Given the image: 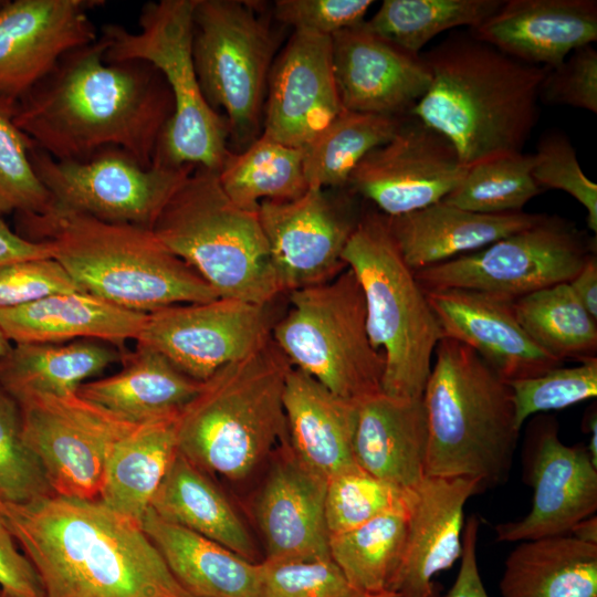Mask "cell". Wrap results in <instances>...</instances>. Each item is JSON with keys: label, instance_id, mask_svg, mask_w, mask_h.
Listing matches in <instances>:
<instances>
[{"label": "cell", "instance_id": "obj_50", "mask_svg": "<svg viewBox=\"0 0 597 597\" xmlns=\"http://www.w3.org/2000/svg\"><path fill=\"white\" fill-rule=\"evenodd\" d=\"M371 0H277L274 17L294 31L332 36L362 24Z\"/></svg>", "mask_w": 597, "mask_h": 597}, {"label": "cell", "instance_id": "obj_29", "mask_svg": "<svg viewBox=\"0 0 597 597\" xmlns=\"http://www.w3.org/2000/svg\"><path fill=\"white\" fill-rule=\"evenodd\" d=\"M145 318L144 313L76 291L0 311V328L14 344L96 339L125 352L126 341L137 339Z\"/></svg>", "mask_w": 597, "mask_h": 597}, {"label": "cell", "instance_id": "obj_53", "mask_svg": "<svg viewBox=\"0 0 597 597\" xmlns=\"http://www.w3.org/2000/svg\"><path fill=\"white\" fill-rule=\"evenodd\" d=\"M52 258L50 245L32 241L12 231L0 216V266L17 261Z\"/></svg>", "mask_w": 597, "mask_h": 597}, {"label": "cell", "instance_id": "obj_56", "mask_svg": "<svg viewBox=\"0 0 597 597\" xmlns=\"http://www.w3.org/2000/svg\"><path fill=\"white\" fill-rule=\"evenodd\" d=\"M569 535L591 545H597V519L595 515L588 516L573 526Z\"/></svg>", "mask_w": 597, "mask_h": 597}, {"label": "cell", "instance_id": "obj_57", "mask_svg": "<svg viewBox=\"0 0 597 597\" xmlns=\"http://www.w3.org/2000/svg\"><path fill=\"white\" fill-rule=\"evenodd\" d=\"M12 348L11 342L7 338L0 328V359L3 358Z\"/></svg>", "mask_w": 597, "mask_h": 597}, {"label": "cell", "instance_id": "obj_51", "mask_svg": "<svg viewBox=\"0 0 597 597\" xmlns=\"http://www.w3.org/2000/svg\"><path fill=\"white\" fill-rule=\"evenodd\" d=\"M18 546L0 517V588L22 597H45L36 569Z\"/></svg>", "mask_w": 597, "mask_h": 597}, {"label": "cell", "instance_id": "obj_52", "mask_svg": "<svg viewBox=\"0 0 597 597\" xmlns=\"http://www.w3.org/2000/svg\"><path fill=\"white\" fill-rule=\"evenodd\" d=\"M478 534L479 520L471 516L463 527L460 568L447 597H489L478 566Z\"/></svg>", "mask_w": 597, "mask_h": 597}, {"label": "cell", "instance_id": "obj_46", "mask_svg": "<svg viewBox=\"0 0 597 597\" xmlns=\"http://www.w3.org/2000/svg\"><path fill=\"white\" fill-rule=\"evenodd\" d=\"M332 557L261 562L259 597H362Z\"/></svg>", "mask_w": 597, "mask_h": 597}, {"label": "cell", "instance_id": "obj_9", "mask_svg": "<svg viewBox=\"0 0 597 597\" xmlns=\"http://www.w3.org/2000/svg\"><path fill=\"white\" fill-rule=\"evenodd\" d=\"M197 0L148 1L138 15L139 31L108 23L101 35L105 60H142L164 76L174 100V114L158 142L153 165L221 168L231 151L224 117L207 103L192 56L193 10Z\"/></svg>", "mask_w": 597, "mask_h": 597}, {"label": "cell", "instance_id": "obj_30", "mask_svg": "<svg viewBox=\"0 0 597 597\" xmlns=\"http://www.w3.org/2000/svg\"><path fill=\"white\" fill-rule=\"evenodd\" d=\"M142 526L179 585L193 597H259L261 563L157 516Z\"/></svg>", "mask_w": 597, "mask_h": 597}, {"label": "cell", "instance_id": "obj_44", "mask_svg": "<svg viewBox=\"0 0 597 597\" xmlns=\"http://www.w3.org/2000/svg\"><path fill=\"white\" fill-rule=\"evenodd\" d=\"M54 494L22 439L18 401L0 385V502L23 503Z\"/></svg>", "mask_w": 597, "mask_h": 597}, {"label": "cell", "instance_id": "obj_2", "mask_svg": "<svg viewBox=\"0 0 597 597\" xmlns=\"http://www.w3.org/2000/svg\"><path fill=\"white\" fill-rule=\"evenodd\" d=\"M0 517L36 569L45 597H193L142 524L100 500L52 494L0 502Z\"/></svg>", "mask_w": 597, "mask_h": 597}, {"label": "cell", "instance_id": "obj_16", "mask_svg": "<svg viewBox=\"0 0 597 597\" xmlns=\"http://www.w3.org/2000/svg\"><path fill=\"white\" fill-rule=\"evenodd\" d=\"M467 171L443 135L408 114L389 142L362 159L347 186L395 217L442 201Z\"/></svg>", "mask_w": 597, "mask_h": 597}, {"label": "cell", "instance_id": "obj_39", "mask_svg": "<svg viewBox=\"0 0 597 597\" xmlns=\"http://www.w3.org/2000/svg\"><path fill=\"white\" fill-rule=\"evenodd\" d=\"M410 503L329 536L332 559L362 594L388 590L402 555Z\"/></svg>", "mask_w": 597, "mask_h": 597}, {"label": "cell", "instance_id": "obj_32", "mask_svg": "<svg viewBox=\"0 0 597 597\" xmlns=\"http://www.w3.org/2000/svg\"><path fill=\"white\" fill-rule=\"evenodd\" d=\"M149 509L160 519L255 562L256 548L241 517L207 473L179 451Z\"/></svg>", "mask_w": 597, "mask_h": 597}, {"label": "cell", "instance_id": "obj_12", "mask_svg": "<svg viewBox=\"0 0 597 597\" xmlns=\"http://www.w3.org/2000/svg\"><path fill=\"white\" fill-rule=\"evenodd\" d=\"M596 253V239L570 221L544 214L535 224L480 250L418 271L425 291L464 289L506 301L568 283Z\"/></svg>", "mask_w": 597, "mask_h": 597}, {"label": "cell", "instance_id": "obj_48", "mask_svg": "<svg viewBox=\"0 0 597 597\" xmlns=\"http://www.w3.org/2000/svg\"><path fill=\"white\" fill-rule=\"evenodd\" d=\"M76 291L83 290L53 258L22 260L0 266V311Z\"/></svg>", "mask_w": 597, "mask_h": 597}, {"label": "cell", "instance_id": "obj_26", "mask_svg": "<svg viewBox=\"0 0 597 597\" xmlns=\"http://www.w3.org/2000/svg\"><path fill=\"white\" fill-rule=\"evenodd\" d=\"M428 421L421 398H395L384 392L358 402L355 462L363 470L404 490H415L426 476Z\"/></svg>", "mask_w": 597, "mask_h": 597}, {"label": "cell", "instance_id": "obj_38", "mask_svg": "<svg viewBox=\"0 0 597 597\" xmlns=\"http://www.w3.org/2000/svg\"><path fill=\"white\" fill-rule=\"evenodd\" d=\"M513 308L526 334L553 358L562 363L597 358V320L582 306L568 283L520 297Z\"/></svg>", "mask_w": 597, "mask_h": 597}, {"label": "cell", "instance_id": "obj_5", "mask_svg": "<svg viewBox=\"0 0 597 597\" xmlns=\"http://www.w3.org/2000/svg\"><path fill=\"white\" fill-rule=\"evenodd\" d=\"M422 400L426 476L472 479L481 490L506 481L521 432L512 391L472 348L439 341Z\"/></svg>", "mask_w": 597, "mask_h": 597}, {"label": "cell", "instance_id": "obj_17", "mask_svg": "<svg viewBox=\"0 0 597 597\" xmlns=\"http://www.w3.org/2000/svg\"><path fill=\"white\" fill-rule=\"evenodd\" d=\"M258 216L279 292L331 281L345 268L343 252L360 218L325 189L293 200H263Z\"/></svg>", "mask_w": 597, "mask_h": 597}, {"label": "cell", "instance_id": "obj_23", "mask_svg": "<svg viewBox=\"0 0 597 597\" xmlns=\"http://www.w3.org/2000/svg\"><path fill=\"white\" fill-rule=\"evenodd\" d=\"M475 480L425 476L413 490L402 555L388 590L402 597H436L433 577L461 557L463 511Z\"/></svg>", "mask_w": 597, "mask_h": 597}, {"label": "cell", "instance_id": "obj_8", "mask_svg": "<svg viewBox=\"0 0 597 597\" xmlns=\"http://www.w3.org/2000/svg\"><path fill=\"white\" fill-rule=\"evenodd\" d=\"M220 297L270 304L280 294L258 211L237 206L218 171L196 166L151 228Z\"/></svg>", "mask_w": 597, "mask_h": 597}, {"label": "cell", "instance_id": "obj_20", "mask_svg": "<svg viewBox=\"0 0 597 597\" xmlns=\"http://www.w3.org/2000/svg\"><path fill=\"white\" fill-rule=\"evenodd\" d=\"M343 109L331 36L294 31L269 75L262 133L304 149Z\"/></svg>", "mask_w": 597, "mask_h": 597}, {"label": "cell", "instance_id": "obj_6", "mask_svg": "<svg viewBox=\"0 0 597 597\" xmlns=\"http://www.w3.org/2000/svg\"><path fill=\"white\" fill-rule=\"evenodd\" d=\"M291 368L270 338L219 369L179 412L178 451L206 473L249 476L287 439L283 392Z\"/></svg>", "mask_w": 597, "mask_h": 597}, {"label": "cell", "instance_id": "obj_49", "mask_svg": "<svg viewBox=\"0 0 597 597\" xmlns=\"http://www.w3.org/2000/svg\"><path fill=\"white\" fill-rule=\"evenodd\" d=\"M540 101L597 113V51L593 44L574 50L562 64L547 70Z\"/></svg>", "mask_w": 597, "mask_h": 597}, {"label": "cell", "instance_id": "obj_22", "mask_svg": "<svg viewBox=\"0 0 597 597\" xmlns=\"http://www.w3.org/2000/svg\"><path fill=\"white\" fill-rule=\"evenodd\" d=\"M425 293L443 337L472 348L503 380L535 377L563 365L526 334L513 302L464 289Z\"/></svg>", "mask_w": 597, "mask_h": 597}, {"label": "cell", "instance_id": "obj_45", "mask_svg": "<svg viewBox=\"0 0 597 597\" xmlns=\"http://www.w3.org/2000/svg\"><path fill=\"white\" fill-rule=\"evenodd\" d=\"M515 423L522 429L535 413L563 409L597 396V358L573 367L558 366L538 376L506 381Z\"/></svg>", "mask_w": 597, "mask_h": 597}, {"label": "cell", "instance_id": "obj_4", "mask_svg": "<svg viewBox=\"0 0 597 597\" xmlns=\"http://www.w3.org/2000/svg\"><path fill=\"white\" fill-rule=\"evenodd\" d=\"M17 233L46 242L52 258L83 291L125 310L147 314L219 297L149 229L54 206L46 214H17Z\"/></svg>", "mask_w": 597, "mask_h": 597}, {"label": "cell", "instance_id": "obj_19", "mask_svg": "<svg viewBox=\"0 0 597 597\" xmlns=\"http://www.w3.org/2000/svg\"><path fill=\"white\" fill-rule=\"evenodd\" d=\"M103 0H6L0 7V101L17 103L69 51L98 35L88 12Z\"/></svg>", "mask_w": 597, "mask_h": 597}, {"label": "cell", "instance_id": "obj_60", "mask_svg": "<svg viewBox=\"0 0 597 597\" xmlns=\"http://www.w3.org/2000/svg\"><path fill=\"white\" fill-rule=\"evenodd\" d=\"M6 2V0H0V7Z\"/></svg>", "mask_w": 597, "mask_h": 597}, {"label": "cell", "instance_id": "obj_15", "mask_svg": "<svg viewBox=\"0 0 597 597\" xmlns=\"http://www.w3.org/2000/svg\"><path fill=\"white\" fill-rule=\"evenodd\" d=\"M269 304L232 297L176 304L146 314L136 339L197 381L262 347L270 338Z\"/></svg>", "mask_w": 597, "mask_h": 597}, {"label": "cell", "instance_id": "obj_40", "mask_svg": "<svg viewBox=\"0 0 597 597\" xmlns=\"http://www.w3.org/2000/svg\"><path fill=\"white\" fill-rule=\"evenodd\" d=\"M504 0H385L365 27L399 49L421 54L434 36L480 27Z\"/></svg>", "mask_w": 597, "mask_h": 597}, {"label": "cell", "instance_id": "obj_24", "mask_svg": "<svg viewBox=\"0 0 597 597\" xmlns=\"http://www.w3.org/2000/svg\"><path fill=\"white\" fill-rule=\"evenodd\" d=\"M256 505L269 561L329 557L327 480L304 464L289 439L279 446Z\"/></svg>", "mask_w": 597, "mask_h": 597}, {"label": "cell", "instance_id": "obj_59", "mask_svg": "<svg viewBox=\"0 0 597 597\" xmlns=\"http://www.w3.org/2000/svg\"><path fill=\"white\" fill-rule=\"evenodd\" d=\"M0 597H22L7 589L0 588Z\"/></svg>", "mask_w": 597, "mask_h": 597}, {"label": "cell", "instance_id": "obj_1", "mask_svg": "<svg viewBox=\"0 0 597 597\" xmlns=\"http://www.w3.org/2000/svg\"><path fill=\"white\" fill-rule=\"evenodd\" d=\"M106 46L100 35L65 53L17 103L13 121L54 159L117 147L148 168L174 114L171 92L146 61H106Z\"/></svg>", "mask_w": 597, "mask_h": 597}, {"label": "cell", "instance_id": "obj_55", "mask_svg": "<svg viewBox=\"0 0 597 597\" xmlns=\"http://www.w3.org/2000/svg\"><path fill=\"white\" fill-rule=\"evenodd\" d=\"M584 430L589 434V442L586 446L590 459L597 465V410L596 405L590 407L583 420Z\"/></svg>", "mask_w": 597, "mask_h": 597}, {"label": "cell", "instance_id": "obj_13", "mask_svg": "<svg viewBox=\"0 0 597 597\" xmlns=\"http://www.w3.org/2000/svg\"><path fill=\"white\" fill-rule=\"evenodd\" d=\"M30 160L55 207L149 230L196 167L146 168L117 147L103 148L84 160H57L33 145Z\"/></svg>", "mask_w": 597, "mask_h": 597}, {"label": "cell", "instance_id": "obj_47", "mask_svg": "<svg viewBox=\"0 0 597 597\" xmlns=\"http://www.w3.org/2000/svg\"><path fill=\"white\" fill-rule=\"evenodd\" d=\"M532 177L544 189H558L576 199L587 211L588 228L597 232V185L582 170L575 148L562 132H545L533 153Z\"/></svg>", "mask_w": 597, "mask_h": 597}, {"label": "cell", "instance_id": "obj_21", "mask_svg": "<svg viewBox=\"0 0 597 597\" xmlns=\"http://www.w3.org/2000/svg\"><path fill=\"white\" fill-rule=\"evenodd\" d=\"M364 22L331 36L342 106L353 112L406 116L430 86L429 69L421 54L399 49Z\"/></svg>", "mask_w": 597, "mask_h": 597}, {"label": "cell", "instance_id": "obj_33", "mask_svg": "<svg viewBox=\"0 0 597 597\" xmlns=\"http://www.w3.org/2000/svg\"><path fill=\"white\" fill-rule=\"evenodd\" d=\"M178 415L138 423L116 442L106 465L102 503L142 524L178 452Z\"/></svg>", "mask_w": 597, "mask_h": 597}, {"label": "cell", "instance_id": "obj_36", "mask_svg": "<svg viewBox=\"0 0 597 597\" xmlns=\"http://www.w3.org/2000/svg\"><path fill=\"white\" fill-rule=\"evenodd\" d=\"M303 155L262 133L242 151L229 153L218 178L237 206L258 211L263 200H293L306 192Z\"/></svg>", "mask_w": 597, "mask_h": 597}, {"label": "cell", "instance_id": "obj_10", "mask_svg": "<svg viewBox=\"0 0 597 597\" xmlns=\"http://www.w3.org/2000/svg\"><path fill=\"white\" fill-rule=\"evenodd\" d=\"M290 305L271 338L293 368L345 399L383 392L385 356L370 342L364 294L349 268L290 292Z\"/></svg>", "mask_w": 597, "mask_h": 597}, {"label": "cell", "instance_id": "obj_7", "mask_svg": "<svg viewBox=\"0 0 597 597\" xmlns=\"http://www.w3.org/2000/svg\"><path fill=\"white\" fill-rule=\"evenodd\" d=\"M342 258L362 287L370 342L385 356L383 392L421 398L443 334L383 213L362 216Z\"/></svg>", "mask_w": 597, "mask_h": 597}, {"label": "cell", "instance_id": "obj_3", "mask_svg": "<svg viewBox=\"0 0 597 597\" xmlns=\"http://www.w3.org/2000/svg\"><path fill=\"white\" fill-rule=\"evenodd\" d=\"M421 56L431 82L409 114L443 135L463 166L523 150L538 121L547 67L517 61L470 30Z\"/></svg>", "mask_w": 597, "mask_h": 597}, {"label": "cell", "instance_id": "obj_27", "mask_svg": "<svg viewBox=\"0 0 597 597\" xmlns=\"http://www.w3.org/2000/svg\"><path fill=\"white\" fill-rule=\"evenodd\" d=\"M544 214L478 213L439 201L409 213L387 217L402 259L415 272L480 250L538 222Z\"/></svg>", "mask_w": 597, "mask_h": 597}, {"label": "cell", "instance_id": "obj_31", "mask_svg": "<svg viewBox=\"0 0 597 597\" xmlns=\"http://www.w3.org/2000/svg\"><path fill=\"white\" fill-rule=\"evenodd\" d=\"M122 364L121 371L85 381L76 394L132 423L179 413L202 385L143 345L125 352Z\"/></svg>", "mask_w": 597, "mask_h": 597}, {"label": "cell", "instance_id": "obj_34", "mask_svg": "<svg viewBox=\"0 0 597 597\" xmlns=\"http://www.w3.org/2000/svg\"><path fill=\"white\" fill-rule=\"evenodd\" d=\"M502 597H597V545L572 535L522 541L506 557Z\"/></svg>", "mask_w": 597, "mask_h": 597}, {"label": "cell", "instance_id": "obj_58", "mask_svg": "<svg viewBox=\"0 0 597 597\" xmlns=\"http://www.w3.org/2000/svg\"><path fill=\"white\" fill-rule=\"evenodd\" d=\"M362 597H402V596L391 590H384V591L373 593V594H363Z\"/></svg>", "mask_w": 597, "mask_h": 597}, {"label": "cell", "instance_id": "obj_28", "mask_svg": "<svg viewBox=\"0 0 597 597\" xmlns=\"http://www.w3.org/2000/svg\"><path fill=\"white\" fill-rule=\"evenodd\" d=\"M358 402L333 394L296 368L286 376L283 407L290 446L326 480L356 464Z\"/></svg>", "mask_w": 597, "mask_h": 597}, {"label": "cell", "instance_id": "obj_41", "mask_svg": "<svg viewBox=\"0 0 597 597\" xmlns=\"http://www.w3.org/2000/svg\"><path fill=\"white\" fill-rule=\"evenodd\" d=\"M533 154L512 153L480 161L468 168L459 186L443 201L486 214L523 211L542 192L532 177Z\"/></svg>", "mask_w": 597, "mask_h": 597}, {"label": "cell", "instance_id": "obj_42", "mask_svg": "<svg viewBox=\"0 0 597 597\" xmlns=\"http://www.w3.org/2000/svg\"><path fill=\"white\" fill-rule=\"evenodd\" d=\"M413 490L398 488L357 464L327 480L325 517L331 535L358 527L410 503Z\"/></svg>", "mask_w": 597, "mask_h": 597}, {"label": "cell", "instance_id": "obj_25", "mask_svg": "<svg viewBox=\"0 0 597 597\" xmlns=\"http://www.w3.org/2000/svg\"><path fill=\"white\" fill-rule=\"evenodd\" d=\"M470 32L517 61L553 69L597 41V1L504 0Z\"/></svg>", "mask_w": 597, "mask_h": 597}, {"label": "cell", "instance_id": "obj_14", "mask_svg": "<svg viewBox=\"0 0 597 597\" xmlns=\"http://www.w3.org/2000/svg\"><path fill=\"white\" fill-rule=\"evenodd\" d=\"M22 439L56 495L100 500L111 452L136 423L76 392L31 395L17 400Z\"/></svg>", "mask_w": 597, "mask_h": 597}, {"label": "cell", "instance_id": "obj_54", "mask_svg": "<svg viewBox=\"0 0 597 597\" xmlns=\"http://www.w3.org/2000/svg\"><path fill=\"white\" fill-rule=\"evenodd\" d=\"M582 306L597 320V258L593 253L582 269L568 282Z\"/></svg>", "mask_w": 597, "mask_h": 597}, {"label": "cell", "instance_id": "obj_37", "mask_svg": "<svg viewBox=\"0 0 597 597\" xmlns=\"http://www.w3.org/2000/svg\"><path fill=\"white\" fill-rule=\"evenodd\" d=\"M404 117L343 109L303 149L308 188L347 186L356 166L395 136Z\"/></svg>", "mask_w": 597, "mask_h": 597}, {"label": "cell", "instance_id": "obj_35", "mask_svg": "<svg viewBox=\"0 0 597 597\" xmlns=\"http://www.w3.org/2000/svg\"><path fill=\"white\" fill-rule=\"evenodd\" d=\"M124 353L96 339L15 344L0 359V385L15 400L31 395H70L122 362Z\"/></svg>", "mask_w": 597, "mask_h": 597}, {"label": "cell", "instance_id": "obj_43", "mask_svg": "<svg viewBox=\"0 0 597 597\" xmlns=\"http://www.w3.org/2000/svg\"><path fill=\"white\" fill-rule=\"evenodd\" d=\"M14 107L0 101V216L46 214L54 200L33 169V143L15 125Z\"/></svg>", "mask_w": 597, "mask_h": 597}, {"label": "cell", "instance_id": "obj_11", "mask_svg": "<svg viewBox=\"0 0 597 597\" xmlns=\"http://www.w3.org/2000/svg\"><path fill=\"white\" fill-rule=\"evenodd\" d=\"M259 7L255 1L197 0L193 10L192 56L201 92L211 108L223 112L239 151L262 134L277 46Z\"/></svg>", "mask_w": 597, "mask_h": 597}, {"label": "cell", "instance_id": "obj_18", "mask_svg": "<svg viewBox=\"0 0 597 597\" xmlns=\"http://www.w3.org/2000/svg\"><path fill=\"white\" fill-rule=\"evenodd\" d=\"M524 478L533 489L530 512L495 526L496 541L522 542L568 535L597 510V465L585 446H566L554 417H537L528 426Z\"/></svg>", "mask_w": 597, "mask_h": 597}]
</instances>
